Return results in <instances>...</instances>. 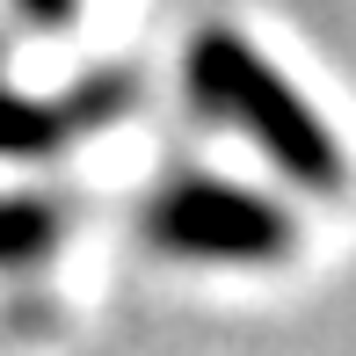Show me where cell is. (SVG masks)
Wrapping results in <instances>:
<instances>
[{
	"mask_svg": "<svg viewBox=\"0 0 356 356\" xmlns=\"http://www.w3.org/2000/svg\"><path fill=\"white\" fill-rule=\"evenodd\" d=\"M189 88H197V102L211 109V117L225 109L233 124H248V131L262 138V153H277V168H291L298 182H320V189L342 182V153L327 145V131L305 117V102L240 37H218V29L197 37V51H189Z\"/></svg>",
	"mask_w": 356,
	"mask_h": 356,
	"instance_id": "cell-1",
	"label": "cell"
},
{
	"mask_svg": "<svg viewBox=\"0 0 356 356\" xmlns=\"http://www.w3.org/2000/svg\"><path fill=\"white\" fill-rule=\"evenodd\" d=\"M153 233H160V248H175V254H225V262L284 248V218H269L254 197H240V189H225V182H197V175L160 197Z\"/></svg>",
	"mask_w": 356,
	"mask_h": 356,
	"instance_id": "cell-2",
	"label": "cell"
},
{
	"mask_svg": "<svg viewBox=\"0 0 356 356\" xmlns=\"http://www.w3.org/2000/svg\"><path fill=\"white\" fill-rule=\"evenodd\" d=\"M117 102H124V80L80 88V95H66V102H22V95L0 88V153H51L58 138L117 117Z\"/></svg>",
	"mask_w": 356,
	"mask_h": 356,
	"instance_id": "cell-3",
	"label": "cell"
},
{
	"mask_svg": "<svg viewBox=\"0 0 356 356\" xmlns=\"http://www.w3.org/2000/svg\"><path fill=\"white\" fill-rule=\"evenodd\" d=\"M58 233L51 204H29V197H0V262H37Z\"/></svg>",
	"mask_w": 356,
	"mask_h": 356,
	"instance_id": "cell-4",
	"label": "cell"
},
{
	"mask_svg": "<svg viewBox=\"0 0 356 356\" xmlns=\"http://www.w3.org/2000/svg\"><path fill=\"white\" fill-rule=\"evenodd\" d=\"M73 8H80V0H22V15H29V22H73Z\"/></svg>",
	"mask_w": 356,
	"mask_h": 356,
	"instance_id": "cell-5",
	"label": "cell"
}]
</instances>
